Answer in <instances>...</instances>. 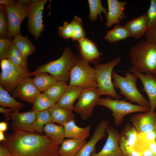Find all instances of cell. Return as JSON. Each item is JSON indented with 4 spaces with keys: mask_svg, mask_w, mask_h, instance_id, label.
<instances>
[{
    "mask_svg": "<svg viewBox=\"0 0 156 156\" xmlns=\"http://www.w3.org/2000/svg\"><path fill=\"white\" fill-rule=\"evenodd\" d=\"M60 145L46 135L18 131L9 135L2 145L13 156H60Z\"/></svg>",
    "mask_w": 156,
    "mask_h": 156,
    "instance_id": "1",
    "label": "cell"
},
{
    "mask_svg": "<svg viewBox=\"0 0 156 156\" xmlns=\"http://www.w3.org/2000/svg\"><path fill=\"white\" fill-rule=\"evenodd\" d=\"M132 66L140 73L156 74V44L142 40L129 49Z\"/></svg>",
    "mask_w": 156,
    "mask_h": 156,
    "instance_id": "2",
    "label": "cell"
},
{
    "mask_svg": "<svg viewBox=\"0 0 156 156\" xmlns=\"http://www.w3.org/2000/svg\"><path fill=\"white\" fill-rule=\"evenodd\" d=\"M79 58L73 52L70 47H66L60 57L38 66L34 71L30 73V75L34 76L41 72L47 73L57 81L66 82L70 80L71 69Z\"/></svg>",
    "mask_w": 156,
    "mask_h": 156,
    "instance_id": "3",
    "label": "cell"
},
{
    "mask_svg": "<svg viewBox=\"0 0 156 156\" xmlns=\"http://www.w3.org/2000/svg\"><path fill=\"white\" fill-rule=\"evenodd\" d=\"M125 77L122 76L113 70L112 73V83L114 88L120 90L119 94L123 95L130 103L135 102L139 105L149 107L148 101L140 93L137 87L138 78L135 73L126 72Z\"/></svg>",
    "mask_w": 156,
    "mask_h": 156,
    "instance_id": "4",
    "label": "cell"
},
{
    "mask_svg": "<svg viewBox=\"0 0 156 156\" xmlns=\"http://www.w3.org/2000/svg\"><path fill=\"white\" fill-rule=\"evenodd\" d=\"M121 60V57H118L106 63L95 64L94 68L96 72L97 88L100 96L107 95L116 99H121L115 89L112 79L113 69Z\"/></svg>",
    "mask_w": 156,
    "mask_h": 156,
    "instance_id": "5",
    "label": "cell"
},
{
    "mask_svg": "<svg viewBox=\"0 0 156 156\" xmlns=\"http://www.w3.org/2000/svg\"><path fill=\"white\" fill-rule=\"evenodd\" d=\"M69 85L83 88L97 87L95 70L89 63L80 58L76 61L70 72Z\"/></svg>",
    "mask_w": 156,
    "mask_h": 156,
    "instance_id": "6",
    "label": "cell"
},
{
    "mask_svg": "<svg viewBox=\"0 0 156 156\" xmlns=\"http://www.w3.org/2000/svg\"><path fill=\"white\" fill-rule=\"evenodd\" d=\"M98 105L105 107L112 111L116 126L120 125L124 117L126 115L135 112H145L150 110L149 107L132 104L125 100L112 99L108 97L99 98Z\"/></svg>",
    "mask_w": 156,
    "mask_h": 156,
    "instance_id": "7",
    "label": "cell"
},
{
    "mask_svg": "<svg viewBox=\"0 0 156 156\" xmlns=\"http://www.w3.org/2000/svg\"><path fill=\"white\" fill-rule=\"evenodd\" d=\"M9 60L8 67L0 73V86L12 93L22 81L31 75L29 70H25Z\"/></svg>",
    "mask_w": 156,
    "mask_h": 156,
    "instance_id": "8",
    "label": "cell"
},
{
    "mask_svg": "<svg viewBox=\"0 0 156 156\" xmlns=\"http://www.w3.org/2000/svg\"><path fill=\"white\" fill-rule=\"evenodd\" d=\"M7 14L8 28L7 38L13 39L21 33V25L24 19L28 17L29 5L27 6L17 1L15 6L3 5Z\"/></svg>",
    "mask_w": 156,
    "mask_h": 156,
    "instance_id": "9",
    "label": "cell"
},
{
    "mask_svg": "<svg viewBox=\"0 0 156 156\" xmlns=\"http://www.w3.org/2000/svg\"><path fill=\"white\" fill-rule=\"evenodd\" d=\"M47 2V0H32L29 5L27 25L29 32L36 40L40 37L45 27L43 24L42 14Z\"/></svg>",
    "mask_w": 156,
    "mask_h": 156,
    "instance_id": "10",
    "label": "cell"
},
{
    "mask_svg": "<svg viewBox=\"0 0 156 156\" xmlns=\"http://www.w3.org/2000/svg\"><path fill=\"white\" fill-rule=\"evenodd\" d=\"M100 95L97 87L83 88L73 110L86 120L92 114L94 107L98 105Z\"/></svg>",
    "mask_w": 156,
    "mask_h": 156,
    "instance_id": "11",
    "label": "cell"
},
{
    "mask_svg": "<svg viewBox=\"0 0 156 156\" xmlns=\"http://www.w3.org/2000/svg\"><path fill=\"white\" fill-rule=\"evenodd\" d=\"M11 118L12 121L11 126L13 132L36 131V112L31 110L24 112H13Z\"/></svg>",
    "mask_w": 156,
    "mask_h": 156,
    "instance_id": "12",
    "label": "cell"
},
{
    "mask_svg": "<svg viewBox=\"0 0 156 156\" xmlns=\"http://www.w3.org/2000/svg\"><path fill=\"white\" fill-rule=\"evenodd\" d=\"M108 134L106 141L102 149L99 152H93L90 156H123L118 144L119 133L111 126L106 129Z\"/></svg>",
    "mask_w": 156,
    "mask_h": 156,
    "instance_id": "13",
    "label": "cell"
},
{
    "mask_svg": "<svg viewBox=\"0 0 156 156\" xmlns=\"http://www.w3.org/2000/svg\"><path fill=\"white\" fill-rule=\"evenodd\" d=\"M130 120L138 133H146L156 130V111L150 110L135 114Z\"/></svg>",
    "mask_w": 156,
    "mask_h": 156,
    "instance_id": "14",
    "label": "cell"
},
{
    "mask_svg": "<svg viewBox=\"0 0 156 156\" xmlns=\"http://www.w3.org/2000/svg\"><path fill=\"white\" fill-rule=\"evenodd\" d=\"M129 70L136 74L140 79L143 86L142 91L146 94L149 99L150 110L155 111L156 107V79L150 73L143 74L140 73L132 66L129 68Z\"/></svg>",
    "mask_w": 156,
    "mask_h": 156,
    "instance_id": "15",
    "label": "cell"
},
{
    "mask_svg": "<svg viewBox=\"0 0 156 156\" xmlns=\"http://www.w3.org/2000/svg\"><path fill=\"white\" fill-rule=\"evenodd\" d=\"M40 92L37 88L30 77L27 78L22 81L12 93L14 98L33 104Z\"/></svg>",
    "mask_w": 156,
    "mask_h": 156,
    "instance_id": "16",
    "label": "cell"
},
{
    "mask_svg": "<svg viewBox=\"0 0 156 156\" xmlns=\"http://www.w3.org/2000/svg\"><path fill=\"white\" fill-rule=\"evenodd\" d=\"M138 132L129 122L125 124L119 134L118 144L123 156H130L135 142Z\"/></svg>",
    "mask_w": 156,
    "mask_h": 156,
    "instance_id": "17",
    "label": "cell"
},
{
    "mask_svg": "<svg viewBox=\"0 0 156 156\" xmlns=\"http://www.w3.org/2000/svg\"><path fill=\"white\" fill-rule=\"evenodd\" d=\"M109 122L106 120L100 121L96 125L93 135L89 141L81 147L75 156H90L94 152L98 142L106 135V129Z\"/></svg>",
    "mask_w": 156,
    "mask_h": 156,
    "instance_id": "18",
    "label": "cell"
},
{
    "mask_svg": "<svg viewBox=\"0 0 156 156\" xmlns=\"http://www.w3.org/2000/svg\"><path fill=\"white\" fill-rule=\"evenodd\" d=\"M107 13L106 18V26L110 28L114 24H118L126 18L125 14V7L127 4L126 1L118 0H107Z\"/></svg>",
    "mask_w": 156,
    "mask_h": 156,
    "instance_id": "19",
    "label": "cell"
},
{
    "mask_svg": "<svg viewBox=\"0 0 156 156\" xmlns=\"http://www.w3.org/2000/svg\"><path fill=\"white\" fill-rule=\"evenodd\" d=\"M78 47L80 58L89 63L96 64L101 59L100 53L96 44L92 41L84 38L79 41Z\"/></svg>",
    "mask_w": 156,
    "mask_h": 156,
    "instance_id": "20",
    "label": "cell"
},
{
    "mask_svg": "<svg viewBox=\"0 0 156 156\" xmlns=\"http://www.w3.org/2000/svg\"><path fill=\"white\" fill-rule=\"evenodd\" d=\"M148 20L146 13L141 16L126 22L124 25L128 30L131 37L140 38L147 30Z\"/></svg>",
    "mask_w": 156,
    "mask_h": 156,
    "instance_id": "21",
    "label": "cell"
},
{
    "mask_svg": "<svg viewBox=\"0 0 156 156\" xmlns=\"http://www.w3.org/2000/svg\"><path fill=\"white\" fill-rule=\"evenodd\" d=\"M83 88L80 86L68 85L63 95L57 103L60 106L68 110H73L75 100L79 97Z\"/></svg>",
    "mask_w": 156,
    "mask_h": 156,
    "instance_id": "22",
    "label": "cell"
},
{
    "mask_svg": "<svg viewBox=\"0 0 156 156\" xmlns=\"http://www.w3.org/2000/svg\"><path fill=\"white\" fill-rule=\"evenodd\" d=\"M63 126L66 138L86 139L90 135V126L79 127L76 125L75 120L65 123Z\"/></svg>",
    "mask_w": 156,
    "mask_h": 156,
    "instance_id": "23",
    "label": "cell"
},
{
    "mask_svg": "<svg viewBox=\"0 0 156 156\" xmlns=\"http://www.w3.org/2000/svg\"><path fill=\"white\" fill-rule=\"evenodd\" d=\"M86 142V139H64L60 144L58 153L60 156H75Z\"/></svg>",
    "mask_w": 156,
    "mask_h": 156,
    "instance_id": "24",
    "label": "cell"
},
{
    "mask_svg": "<svg viewBox=\"0 0 156 156\" xmlns=\"http://www.w3.org/2000/svg\"><path fill=\"white\" fill-rule=\"evenodd\" d=\"M51 121L63 126L65 123L74 120L75 117L72 111L68 110L60 106L57 103L48 109Z\"/></svg>",
    "mask_w": 156,
    "mask_h": 156,
    "instance_id": "25",
    "label": "cell"
},
{
    "mask_svg": "<svg viewBox=\"0 0 156 156\" xmlns=\"http://www.w3.org/2000/svg\"><path fill=\"white\" fill-rule=\"evenodd\" d=\"M7 59L23 69L29 70L27 58L20 52L12 41L4 55L3 59Z\"/></svg>",
    "mask_w": 156,
    "mask_h": 156,
    "instance_id": "26",
    "label": "cell"
},
{
    "mask_svg": "<svg viewBox=\"0 0 156 156\" xmlns=\"http://www.w3.org/2000/svg\"><path fill=\"white\" fill-rule=\"evenodd\" d=\"M12 42L26 58L33 54L36 50L35 47L29 39L27 36H23L21 33L15 36Z\"/></svg>",
    "mask_w": 156,
    "mask_h": 156,
    "instance_id": "27",
    "label": "cell"
},
{
    "mask_svg": "<svg viewBox=\"0 0 156 156\" xmlns=\"http://www.w3.org/2000/svg\"><path fill=\"white\" fill-rule=\"evenodd\" d=\"M43 131L45 135L56 143L60 145L64 140V130L62 125L51 122L44 127Z\"/></svg>",
    "mask_w": 156,
    "mask_h": 156,
    "instance_id": "28",
    "label": "cell"
},
{
    "mask_svg": "<svg viewBox=\"0 0 156 156\" xmlns=\"http://www.w3.org/2000/svg\"><path fill=\"white\" fill-rule=\"evenodd\" d=\"M68 86L66 82L57 81L43 92L55 103H57L61 98Z\"/></svg>",
    "mask_w": 156,
    "mask_h": 156,
    "instance_id": "29",
    "label": "cell"
},
{
    "mask_svg": "<svg viewBox=\"0 0 156 156\" xmlns=\"http://www.w3.org/2000/svg\"><path fill=\"white\" fill-rule=\"evenodd\" d=\"M131 37L128 30L125 26L116 24L112 29L107 31L105 38L109 42L113 43Z\"/></svg>",
    "mask_w": 156,
    "mask_h": 156,
    "instance_id": "30",
    "label": "cell"
},
{
    "mask_svg": "<svg viewBox=\"0 0 156 156\" xmlns=\"http://www.w3.org/2000/svg\"><path fill=\"white\" fill-rule=\"evenodd\" d=\"M0 105L4 108L8 107L14 112H19L25 107V105L16 101L9 93L0 86Z\"/></svg>",
    "mask_w": 156,
    "mask_h": 156,
    "instance_id": "31",
    "label": "cell"
},
{
    "mask_svg": "<svg viewBox=\"0 0 156 156\" xmlns=\"http://www.w3.org/2000/svg\"><path fill=\"white\" fill-rule=\"evenodd\" d=\"M32 79L34 84L40 92L44 91L57 80L53 76L46 72H41L36 74Z\"/></svg>",
    "mask_w": 156,
    "mask_h": 156,
    "instance_id": "32",
    "label": "cell"
},
{
    "mask_svg": "<svg viewBox=\"0 0 156 156\" xmlns=\"http://www.w3.org/2000/svg\"><path fill=\"white\" fill-rule=\"evenodd\" d=\"M90 13L88 17L90 20L92 22L96 21L99 15L102 20L101 13L103 12L106 16L107 10L103 6L100 0H88Z\"/></svg>",
    "mask_w": 156,
    "mask_h": 156,
    "instance_id": "33",
    "label": "cell"
},
{
    "mask_svg": "<svg viewBox=\"0 0 156 156\" xmlns=\"http://www.w3.org/2000/svg\"><path fill=\"white\" fill-rule=\"evenodd\" d=\"M55 103L43 93H40L33 103L31 110L36 112L48 109Z\"/></svg>",
    "mask_w": 156,
    "mask_h": 156,
    "instance_id": "34",
    "label": "cell"
},
{
    "mask_svg": "<svg viewBox=\"0 0 156 156\" xmlns=\"http://www.w3.org/2000/svg\"><path fill=\"white\" fill-rule=\"evenodd\" d=\"M52 122L48 109L36 112V132L41 133L43 131L44 126Z\"/></svg>",
    "mask_w": 156,
    "mask_h": 156,
    "instance_id": "35",
    "label": "cell"
},
{
    "mask_svg": "<svg viewBox=\"0 0 156 156\" xmlns=\"http://www.w3.org/2000/svg\"><path fill=\"white\" fill-rule=\"evenodd\" d=\"M71 23L73 27L72 40L78 41L85 38L86 33L84 30L81 19L79 17L75 16Z\"/></svg>",
    "mask_w": 156,
    "mask_h": 156,
    "instance_id": "36",
    "label": "cell"
},
{
    "mask_svg": "<svg viewBox=\"0 0 156 156\" xmlns=\"http://www.w3.org/2000/svg\"><path fill=\"white\" fill-rule=\"evenodd\" d=\"M8 22L7 14L3 5H0V38H7Z\"/></svg>",
    "mask_w": 156,
    "mask_h": 156,
    "instance_id": "37",
    "label": "cell"
},
{
    "mask_svg": "<svg viewBox=\"0 0 156 156\" xmlns=\"http://www.w3.org/2000/svg\"><path fill=\"white\" fill-rule=\"evenodd\" d=\"M148 20L147 29L156 26V0H151L146 12Z\"/></svg>",
    "mask_w": 156,
    "mask_h": 156,
    "instance_id": "38",
    "label": "cell"
},
{
    "mask_svg": "<svg viewBox=\"0 0 156 156\" xmlns=\"http://www.w3.org/2000/svg\"><path fill=\"white\" fill-rule=\"evenodd\" d=\"M58 33L59 36L64 39L72 38L73 34V27L70 22L64 21L63 25L59 26L58 29Z\"/></svg>",
    "mask_w": 156,
    "mask_h": 156,
    "instance_id": "39",
    "label": "cell"
},
{
    "mask_svg": "<svg viewBox=\"0 0 156 156\" xmlns=\"http://www.w3.org/2000/svg\"><path fill=\"white\" fill-rule=\"evenodd\" d=\"M13 39L0 38V61L4 55Z\"/></svg>",
    "mask_w": 156,
    "mask_h": 156,
    "instance_id": "40",
    "label": "cell"
},
{
    "mask_svg": "<svg viewBox=\"0 0 156 156\" xmlns=\"http://www.w3.org/2000/svg\"><path fill=\"white\" fill-rule=\"evenodd\" d=\"M144 36L146 40L156 44V26L147 30Z\"/></svg>",
    "mask_w": 156,
    "mask_h": 156,
    "instance_id": "41",
    "label": "cell"
},
{
    "mask_svg": "<svg viewBox=\"0 0 156 156\" xmlns=\"http://www.w3.org/2000/svg\"><path fill=\"white\" fill-rule=\"evenodd\" d=\"M13 112V110L11 108H4L3 107H0V112L3 114L5 119L7 121L11 119V115Z\"/></svg>",
    "mask_w": 156,
    "mask_h": 156,
    "instance_id": "42",
    "label": "cell"
},
{
    "mask_svg": "<svg viewBox=\"0 0 156 156\" xmlns=\"http://www.w3.org/2000/svg\"><path fill=\"white\" fill-rule=\"evenodd\" d=\"M0 156H13L9 150L5 147L0 146Z\"/></svg>",
    "mask_w": 156,
    "mask_h": 156,
    "instance_id": "43",
    "label": "cell"
},
{
    "mask_svg": "<svg viewBox=\"0 0 156 156\" xmlns=\"http://www.w3.org/2000/svg\"><path fill=\"white\" fill-rule=\"evenodd\" d=\"M17 1L14 0H0V5L15 6L17 5Z\"/></svg>",
    "mask_w": 156,
    "mask_h": 156,
    "instance_id": "44",
    "label": "cell"
},
{
    "mask_svg": "<svg viewBox=\"0 0 156 156\" xmlns=\"http://www.w3.org/2000/svg\"><path fill=\"white\" fill-rule=\"evenodd\" d=\"M9 64V60L7 59H3L0 61L1 70H4L7 68Z\"/></svg>",
    "mask_w": 156,
    "mask_h": 156,
    "instance_id": "45",
    "label": "cell"
},
{
    "mask_svg": "<svg viewBox=\"0 0 156 156\" xmlns=\"http://www.w3.org/2000/svg\"><path fill=\"white\" fill-rule=\"evenodd\" d=\"M147 147L148 149L155 154L156 152V140L148 144Z\"/></svg>",
    "mask_w": 156,
    "mask_h": 156,
    "instance_id": "46",
    "label": "cell"
},
{
    "mask_svg": "<svg viewBox=\"0 0 156 156\" xmlns=\"http://www.w3.org/2000/svg\"><path fill=\"white\" fill-rule=\"evenodd\" d=\"M8 123L5 121L0 122V131L3 132L6 131L8 129Z\"/></svg>",
    "mask_w": 156,
    "mask_h": 156,
    "instance_id": "47",
    "label": "cell"
},
{
    "mask_svg": "<svg viewBox=\"0 0 156 156\" xmlns=\"http://www.w3.org/2000/svg\"><path fill=\"white\" fill-rule=\"evenodd\" d=\"M142 156H155L154 154L153 153L148 149L145 150L143 152Z\"/></svg>",
    "mask_w": 156,
    "mask_h": 156,
    "instance_id": "48",
    "label": "cell"
},
{
    "mask_svg": "<svg viewBox=\"0 0 156 156\" xmlns=\"http://www.w3.org/2000/svg\"><path fill=\"white\" fill-rule=\"evenodd\" d=\"M143 153L139 152L133 150L131 153L130 156H142Z\"/></svg>",
    "mask_w": 156,
    "mask_h": 156,
    "instance_id": "49",
    "label": "cell"
},
{
    "mask_svg": "<svg viewBox=\"0 0 156 156\" xmlns=\"http://www.w3.org/2000/svg\"><path fill=\"white\" fill-rule=\"evenodd\" d=\"M6 140V138L5 137L3 132L0 131V141H5Z\"/></svg>",
    "mask_w": 156,
    "mask_h": 156,
    "instance_id": "50",
    "label": "cell"
},
{
    "mask_svg": "<svg viewBox=\"0 0 156 156\" xmlns=\"http://www.w3.org/2000/svg\"><path fill=\"white\" fill-rule=\"evenodd\" d=\"M154 76L155 78L156 79V74Z\"/></svg>",
    "mask_w": 156,
    "mask_h": 156,
    "instance_id": "51",
    "label": "cell"
},
{
    "mask_svg": "<svg viewBox=\"0 0 156 156\" xmlns=\"http://www.w3.org/2000/svg\"><path fill=\"white\" fill-rule=\"evenodd\" d=\"M155 156H156V152L154 154Z\"/></svg>",
    "mask_w": 156,
    "mask_h": 156,
    "instance_id": "52",
    "label": "cell"
}]
</instances>
